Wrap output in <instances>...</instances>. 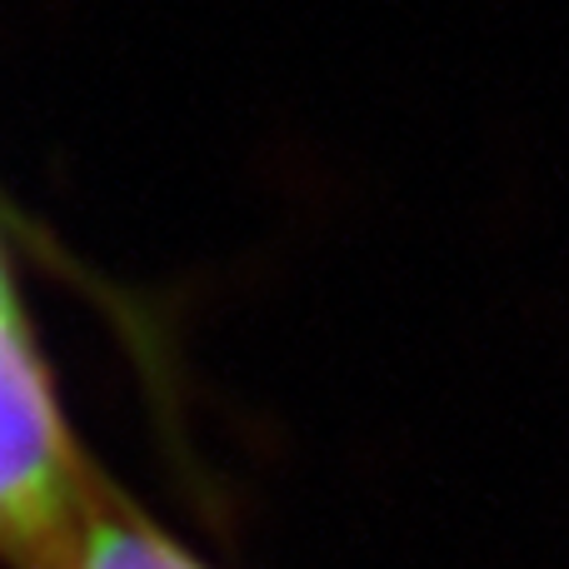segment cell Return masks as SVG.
<instances>
[{
	"mask_svg": "<svg viewBox=\"0 0 569 569\" xmlns=\"http://www.w3.org/2000/svg\"><path fill=\"white\" fill-rule=\"evenodd\" d=\"M76 500V445L0 256V550L30 560L66 545Z\"/></svg>",
	"mask_w": 569,
	"mask_h": 569,
	"instance_id": "obj_1",
	"label": "cell"
},
{
	"mask_svg": "<svg viewBox=\"0 0 569 569\" xmlns=\"http://www.w3.org/2000/svg\"><path fill=\"white\" fill-rule=\"evenodd\" d=\"M70 569H206V565L190 550H180L170 535L110 515V520H90L70 540Z\"/></svg>",
	"mask_w": 569,
	"mask_h": 569,
	"instance_id": "obj_2",
	"label": "cell"
}]
</instances>
